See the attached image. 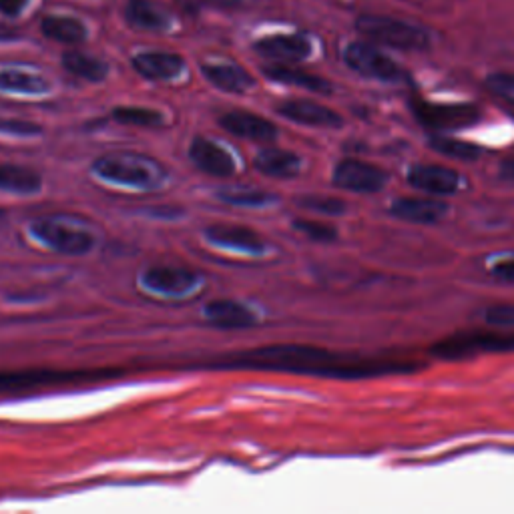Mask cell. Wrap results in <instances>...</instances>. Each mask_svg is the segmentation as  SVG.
I'll list each match as a JSON object with an SVG mask.
<instances>
[{
    "label": "cell",
    "instance_id": "26",
    "mask_svg": "<svg viewBox=\"0 0 514 514\" xmlns=\"http://www.w3.org/2000/svg\"><path fill=\"white\" fill-rule=\"evenodd\" d=\"M63 67L71 75L91 81V83H101L109 75V65L105 61H101L93 55H87V53H79V51H67L63 55Z\"/></svg>",
    "mask_w": 514,
    "mask_h": 514
},
{
    "label": "cell",
    "instance_id": "25",
    "mask_svg": "<svg viewBox=\"0 0 514 514\" xmlns=\"http://www.w3.org/2000/svg\"><path fill=\"white\" fill-rule=\"evenodd\" d=\"M41 31L47 39L63 45H81L89 37V31L83 25V21L73 17H61V15L45 17L41 21Z\"/></svg>",
    "mask_w": 514,
    "mask_h": 514
},
{
    "label": "cell",
    "instance_id": "2",
    "mask_svg": "<svg viewBox=\"0 0 514 514\" xmlns=\"http://www.w3.org/2000/svg\"><path fill=\"white\" fill-rule=\"evenodd\" d=\"M356 31L362 39L376 43L382 49L422 53L432 47V35L428 29L390 15H362L356 19Z\"/></svg>",
    "mask_w": 514,
    "mask_h": 514
},
{
    "label": "cell",
    "instance_id": "16",
    "mask_svg": "<svg viewBox=\"0 0 514 514\" xmlns=\"http://www.w3.org/2000/svg\"><path fill=\"white\" fill-rule=\"evenodd\" d=\"M189 159L193 165L211 177H231L235 173L233 157L205 137H195L189 147Z\"/></svg>",
    "mask_w": 514,
    "mask_h": 514
},
{
    "label": "cell",
    "instance_id": "37",
    "mask_svg": "<svg viewBox=\"0 0 514 514\" xmlns=\"http://www.w3.org/2000/svg\"><path fill=\"white\" fill-rule=\"evenodd\" d=\"M27 5L29 0H0V13L7 17H19Z\"/></svg>",
    "mask_w": 514,
    "mask_h": 514
},
{
    "label": "cell",
    "instance_id": "9",
    "mask_svg": "<svg viewBox=\"0 0 514 514\" xmlns=\"http://www.w3.org/2000/svg\"><path fill=\"white\" fill-rule=\"evenodd\" d=\"M416 119L434 131H450L476 123L480 119V111L474 105H442L428 103L424 99H416L412 103Z\"/></svg>",
    "mask_w": 514,
    "mask_h": 514
},
{
    "label": "cell",
    "instance_id": "28",
    "mask_svg": "<svg viewBox=\"0 0 514 514\" xmlns=\"http://www.w3.org/2000/svg\"><path fill=\"white\" fill-rule=\"evenodd\" d=\"M217 197L227 201V203L243 205V207H264V205L276 201V197L272 193H268V191L253 189V187H237V185L221 187L217 191Z\"/></svg>",
    "mask_w": 514,
    "mask_h": 514
},
{
    "label": "cell",
    "instance_id": "21",
    "mask_svg": "<svg viewBox=\"0 0 514 514\" xmlns=\"http://www.w3.org/2000/svg\"><path fill=\"white\" fill-rule=\"evenodd\" d=\"M125 21L139 31L161 33L171 27V17L153 0H129L125 5Z\"/></svg>",
    "mask_w": 514,
    "mask_h": 514
},
{
    "label": "cell",
    "instance_id": "24",
    "mask_svg": "<svg viewBox=\"0 0 514 514\" xmlns=\"http://www.w3.org/2000/svg\"><path fill=\"white\" fill-rule=\"evenodd\" d=\"M43 189V177L23 165H0V191L15 195H33Z\"/></svg>",
    "mask_w": 514,
    "mask_h": 514
},
{
    "label": "cell",
    "instance_id": "14",
    "mask_svg": "<svg viewBox=\"0 0 514 514\" xmlns=\"http://www.w3.org/2000/svg\"><path fill=\"white\" fill-rule=\"evenodd\" d=\"M219 125L235 137L257 143H272L278 139V127L272 121L249 111H229L219 117Z\"/></svg>",
    "mask_w": 514,
    "mask_h": 514
},
{
    "label": "cell",
    "instance_id": "31",
    "mask_svg": "<svg viewBox=\"0 0 514 514\" xmlns=\"http://www.w3.org/2000/svg\"><path fill=\"white\" fill-rule=\"evenodd\" d=\"M294 229L306 235L312 241L318 243H332L338 239V229L334 225L322 223V221H312V219H294Z\"/></svg>",
    "mask_w": 514,
    "mask_h": 514
},
{
    "label": "cell",
    "instance_id": "5",
    "mask_svg": "<svg viewBox=\"0 0 514 514\" xmlns=\"http://www.w3.org/2000/svg\"><path fill=\"white\" fill-rule=\"evenodd\" d=\"M344 63L356 75L378 81V83H404L406 71L376 43L370 41H352L344 49Z\"/></svg>",
    "mask_w": 514,
    "mask_h": 514
},
{
    "label": "cell",
    "instance_id": "4",
    "mask_svg": "<svg viewBox=\"0 0 514 514\" xmlns=\"http://www.w3.org/2000/svg\"><path fill=\"white\" fill-rule=\"evenodd\" d=\"M125 370H25L0 372V394L29 392L35 388L101 382L123 376Z\"/></svg>",
    "mask_w": 514,
    "mask_h": 514
},
{
    "label": "cell",
    "instance_id": "12",
    "mask_svg": "<svg viewBox=\"0 0 514 514\" xmlns=\"http://www.w3.org/2000/svg\"><path fill=\"white\" fill-rule=\"evenodd\" d=\"M201 278L187 268H175V266H157L143 274L141 284L163 296H185L193 292L199 286Z\"/></svg>",
    "mask_w": 514,
    "mask_h": 514
},
{
    "label": "cell",
    "instance_id": "27",
    "mask_svg": "<svg viewBox=\"0 0 514 514\" xmlns=\"http://www.w3.org/2000/svg\"><path fill=\"white\" fill-rule=\"evenodd\" d=\"M0 91L21 93V95H43L51 91V83L41 75L9 69V71H0Z\"/></svg>",
    "mask_w": 514,
    "mask_h": 514
},
{
    "label": "cell",
    "instance_id": "33",
    "mask_svg": "<svg viewBox=\"0 0 514 514\" xmlns=\"http://www.w3.org/2000/svg\"><path fill=\"white\" fill-rule=\"evenodd\" d=\"M484 83L492 95L508 105H514V73H492Z\"/></svg>",
    "mask_w": 514,
    "mask_h": 514
},
{
    "label": "cell",
    "instance_id": "40",
    "mask_svg": "<svg viewBox=\"0 0 514 514\" xmlns=\"http://www.w3.org/2000/svg\"><path fill=\"white\" fill-rule=\"evenodd\" d=\"M205 3H209V5H215V7H225V9H231V7H237V5H241L243 0H205Z\"/></svg>",
    "mask_w": 514,
    "mask_h": 514
},
{
    "label": "cell",
    "instance_id": "13",
    "mask_svg": "<svg viewBox=\"0 0 514 514\" xmlns=\"http://www.w3.org/2000/svg\"><path fill=\"white\" fill-rule=\"evenodd\" d=\"M278 113L298 125L320 127V129H338L344 125V119L330 107L320 105L310 99H290L278 105Z\"/></svg>",
    "mask_w": 514,
    "mask_h": 514
},
{
    "label": "cell",
    "instance_id": "39",
    "mask_svg": "<svg viewBox=\"0 0 514 514\" xmlns=\"http://www.w3.org/2000/svg\"><path fill=\"white\" fill-rule=\"evenodd\" d=\"M21 39V31L9 25H0V43H13Z\"/></svg>",
    "mask_w": 514,
    "mask_h": 514
},
{
    "label": "cell",
    "instance_id": "15",
    "mask_svg": "<svg viewBox=\"0 0 514 514\" xmlns=\"http://www.w3.org/2000/svg\"><path fill=\"white\" fill-rule=\"evenodd\" d=\"M450 207L436 197H398L390 205V215L416 225H434L448 215Z\"/></svg>",
    "mask_w": 514,
    "mask_h": 514
},
{
    "label": "cell",
    "instance_id": "18",
    "mask_svg": "<svg viewBox=\"0 0 514 514\" xmlns=\"http://www.w3.org/2000/svg\"><path fill=\"white\" fill-rule=\"evenodd\" d=\"M205 235L211 243L239 249V251H249V253H260L266 249L264 237L243 225H229V223H215L205 229Z\"/></svg>",
    "mask_w": 514,
    "mask_h": 514
},
{
    "label": "cell",
    "instance_id": "17",
    "mask_svg": "<svg viewBox=\"0 0 514 514\" xmlns=\"http://www.w3.org/2000/svg\"><path fill=\"white\" fill-rule=\"evenodd\" d=\"M133 69L149 79V81H171L177 79L183 69L185 61L177 53H163V51H153V53H139L131 61Z\"/></svg>",
    "mask_w": 514,
    "mask_h": 514
},
{
    "label": "cell",
    "instance_id": "8",
    "mask_svg": "<svg viewBox=\"0 0 514 514\" xmlns=\"http://www.w3.org/2000/svg\"><path fill=\"white\" fill-rule=\"evenodd\" d=\"M332 181L338 189L352 193H378L388 183V173L378 165L360 161V159H344L334 167Z\"/></svg>",
    "mask_w": 514,
    "mask_h": 514
},
{
    "label": "cell",
    "instance_id": "22",
    "mask_svg": "<svg viewBox=\"0 0 514 514\" xmlns=\"http://www.w3.org/2000/svg\"><path fill=\"white\" fill-rule=\"evenodd\" d=\"M262 71L270 81H276V83H282V85L300 87V89H306V91L318 93V95H330L332 93L330 81H326L318 75H312L308 71H302L298 67H292L288 63L270 65V67H264Z\"/></svg>",
    "mask_w": 514,
    "mask_h": 514
},
{
    "label": "cell",
    "instance_id": "35",
    "mask_svg": "<svg viewBox=\"0 0 514 514\" xmlns=\"http://www.w3.org/2000/svg\"><path fill=\"white\" fill-rule=\"evenodd\" d=\"M0 133L9 135H19V137H37L43 133V127L31 121H21V119H3L0 117Z\"/></svg>",
    "mask_w": 514,
    "mask_h": 514
},
{
    "label": "cell",
    "instance_id": "19",
    "mask_svg": "<svg viewBox=\"0 0 514 514\" xmlns=\"http://www.w3.org/2000/svg\"><path fill=\"white\" fill-rule=\"evenodd\" d=\"M205 318L211 326L223 330H241L257 324V316L235 300H215L205 306Z\"/></svg>",
    "mask_w": 514,
    "mask_h": 514
},
{
    "label": "cell",
    "instance_id": "6",
    "mask_svg": "<svg viewBox=\"0 0 514 514\" xmlns=\"http://www.w3.org/2000/svg\"><path fill=\"white\" fill-rule=\"evenodd\" d=\"M31 231L43 245H47L49 249H53L61 255L79 257V255L89 253L95 247L93 233L73 227V225H67L57 217L35 219L31 225Z\"/></svg>",
    "mask_w": 514,
    "mask_h": 514
},
{
    "label": "cell",
    "instance_id": "32",
    "mask_svg": "<svg viewBox=\"0 0 514 514\" xmlns=\"http://www.w3.org/2000/svg\"><path fill=\"white\" fill-rule=\"evenodd\" d=\"M298 203L304 209L322 213V215H344L346 213V203L338 197H328V195H306L300 197Z\"/></svg>",
    "mask_w": 514,
    "mask_h": 514
},
{
    "label": "cell",
    "instance_id": "38",
    "mask_svg": "<svg viewBox=\"0 0 514 514\" xmlns=\"http://www.w3.org/2000/svg\"><path fill=\"white\" fill-rule=\"evenodd\" d=\"M498 175H500V179L514 183V155H508V157L500 163Z\"/></svg>",
    "mask_w": 514,
    "mask_h": 514
},
{
    "label": "cell",
    "instance_id": "11",
    "mask_svg": "<svg viewBox=\"0 0 514 514\" xmlns=\"http://www.w3.org/2000/svg\"><path fill=\"white\" fill-rule=\"evenodd\" d=\"M253 51L264 59H272L278 63H302L310 59L314 53V45L310 37L294 33V35H272L264 37L253 45Z\"/></svg>",
    "mask_w": 514,
    "mask_h": 514
},
{
    "label": "cell",
    "instance_id": "29",
    "mask_svg": "<svg viewBox=\"0 0 514 514\" xmlns=\"http://www.w3.org/2000/svg\"><path fill=\"white\" fill-rule=\"evenodd\" d=\"M113 119L123 125L145 127V129H155L165 123L159 111L147 109V107H117L113 109Z\"/></svg>",
    "mask_w": 514,
    "mask_h": 514
},
{
    "label": "cell",
    "instance_id": "36",
    "mask_svg": "<svg viewBox=\"0 0 514 514\" xmlns=\"http://www.w3.org/2000/svg\"><path fill=\"white\" fill-rule=\"evenodd\" d=\"M490 274L500 280V282H506V284H514V257H502V260H498Z\"/></svg>",
    "mask_w": 514,
    "mask_h": 514
},
{
    "label": "cell",
    "instance_id": "20",
    "mask_svg": "<svg viewBox=\"0 0 514 514\" xmlns=\"http://www.w3.org/2000/svg\"><path fill=\"white\" fill-rule=\"evenodd\" d=\"M255 169L274 177V179H292L300 173L302 169V159L286 149L280 147H266L260 153H257L255 161H253Z\"/></svg>",
    "mask_w": 514,
    "mask_h": 514
},
{
    "label": "cell",
    "instance_id": "10",
    "mask_svg": "<svg viewBox=\"0 0 514 514\" xmlns=\"http://www.w3.org/2000/svg\"><path fill=\"white\" fill-rule=\"evenodd\" d=\"M408 183L422 193H428L432 197H446V195H456L462 187L460 173L444 167V165H434V163H422L414 165L408 171Z\"/></svg>",
    "mask_w": 514,
    "mask_h": 514
},
{
    "label": "cell",
    "instance_id": "30",
    "mask_svg": "<svg viewBox=\"0 0 514 514\" xmlns=\"http://www.w3.org/2000/svg\"><path fill=\"white\" fill-rule=\"evenodd\" d=\"M430 147L434 151H438L440 155L450 157V159H458V161H474V159L480 157V149L474 143L454 139V137H446V135L432 137Z\"/></svg>",
    "mask_w": 514,
    "mask_h": 514
},
{
    "label": "cell",
    "instance_id": "7",
    "mask_svg": "<svg viewBox=\"0 0 514 514\" xmlns=\"http://www.w3.org/2000/svg\"><path fill=\"white\" fill-rule=\"evenodd\" d=\"M514 350V334H484L468 332L462 336H452L438 342L432 354L442 360H462L482 352H510Z\"/></svg>",
    "mask_w": 514,
    "mask_h": 514
},
{
    "label": "cell",
    "instance_id": "1",
    "mask_svg": "<svg viewBox=\"0 0 514 514\" xmlns=\"http://www.w3.org/2000/svg\"><path fill=\"white\" fill-rule=\"evenodd\" d=\"M209 366L215 370L286 372L340 380H362L392 374H410L416 372L420 364L410 360L348 358L310 344H272L225 356Z\"/></svg>",
    "mask_w": 514,
    "mask_h": 514
},
{
    "label": "cell",
    "instance_id": "23",
    "mask_svg": "<svg viewBox=\"0 0 514 514\" xmlns=\"http://www.w3.org/2000/svg\"><path fill=\"white\" fill-rule=\"evenodd\" d=\"M201 73L203 77L213 85L217 87L219 91H225V93H245L249 91L255 81L251 79V75L241 69L239 65H201Z\"/></svg>",
    "mask_w": 514,
    "mask_h": 514
},
{
    "label": "cell",
    "instance_id": "34",
    "mask_svg": "<svg viewBox=\"0 0 514 514\" xmlns=\"http://www.w3.org/2000/svg\"><path fill=\"white\" fill-rule=\"evenodd\" d=\"M484 322L496 330H512L514 328V306L500 304V306L486 308Z\"/></svg>",
    "mask_w": 514,
    "mask_h": 514
},
{
    "label": "cell",
    "instance_id": "3",
    "mask_svg": "<svg viewBox=\"0 0 514 514\" xmlns=\"http://www.w3.org/2000/svg\"><path fill=\"white\" fill-rule=\"evenodd\" d=\"M93 171L105 181L137 189H153L165 181V169L157 159L129 151L101 155L93 163Z\"/></svg>",
    "mask_w": 514,
    "mask_h": 514
}]
</instances>
